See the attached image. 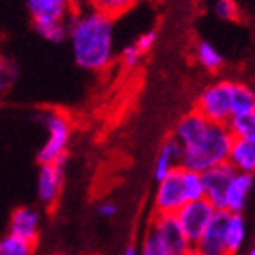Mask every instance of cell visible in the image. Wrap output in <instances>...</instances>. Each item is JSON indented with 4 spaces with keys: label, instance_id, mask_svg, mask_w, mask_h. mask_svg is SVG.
Here are the masks:
<instances>
[{
    "label": "cell",
    "instance_id": "obj_1",
    "mask_svg": "<svg viewBox=\"0 0 255 255\" xmlns=\"http://www.w3.org/2000/svg\"><path fill=\"white\" fill-rule=\"evenodd\" d=\"M171 136L182 146L180 166L202 173L227 164L234 143L229 125L213 124L196 109L182 115V118L175 124Z\"/></svg>",
    "mask_w": 255,
    "mask_h": 255
},
{
    "label": "cell",
    "instance_id": "obj_2",
    "mask_svg": "<svg viewBox=\"0 0 255 255\" xmlns=\"http://www.w3.org/2000/svg\"><path fill=\"white\" fill-rule=\"evenodd\" d=\"M68 39L77 66L86 72H106L116 57L115 18L95 11H75L68 20Z\"/></svg>",
    "mask_w": 255,
    "mask_h": 255
},
{
    "label": "cell",
    "instance_id": "obj_3",
    "mask_svg": "<svg viewBox=\"0 0 255 255\" xmlns=\"http://www.w3.org/2000/svg\"><path fill=\"white\" fill-rule=\"evenodd\" d=\"M41 124L47 130V139L38 152V162H64L72 141V118L59 109H48L41 113Z\"/></svg>",
    "mask_w": 255,
    "mask_h": 255
},
{
    "label": "cell",
    "instance_id": "obj_4",
    "mask_svg": "<svg viewBox=\"0 0 255 255\" xmlns=\"http://www.w3.org/2000/svg\"><path fill=\"white\" fill-rule=\"evenodd\" d=\"M232 86L234 81L218 79L207 84L195 100V109L213 124L229 125L232 113Z\"/></svg>",
    "mask_w": 255,
    "mask_h": 255
},
{
    "label": "cell",
    "instance_id": "obj_5",
    "mask_svg": "<svg viewBox=\"0 0 255 255\" xmlns=\"http://www.w3.org/2000/svg\"><path fill=\"white\" fill-rule=\"evenodd\" d=\"M146 232H150L157 239V243L168 255H184L195 247L184 232L177 214L153 213V218Z\"/></svg>",
    "mask_w": 255,
    "mask_h": 255
},
{
    "label": "cell",
    "instance_id": "obj_6",
    "mask_svg": "<svg viewBox=\"0 0 255 255\" xmlns=\"http://www.w3.org/2000/svg\"><path fill=\"white\" fill-rule=\"evenodd\" d=\"M216 213H218V209L214 207L207 198H202V200L186 202V204L180 207L179 213H177V218H179L180 225H182L184 232H186V236L189 238V241H191L193 245H196L198 239L204 236L209 223L216 216Z\"/></svg>",
    "mask_w": 255,
    "mask_h": 255
},
{
    "label": "cell",
    "instance_id": "obj_7",
    "mask_svg": "<svg viewBox=\"0 0 255 255\" xmlns=\"http://www.w3.org/2000/svg\"><path fill=\"white\" fill-rule=\"evenodd\" d=\"M186 204L182 189V166L171 171L168 177L157 180L153 193V213L155 214H177Z\"/></svg>",
    "mask_w": 255,
    "mask_h": 255
},
{
    "label": "cell",
    "instance_id": "obj_8",
    "mask_svg": "<svg viewBox=\"0 0 255 255\" xmlns=\"http://www.w3.org/2000/svg\"><path fill=\"white\" fill-rule=\"evenodd\" d=\"M64 162H47L39 164L38 180H36V193H38L39 204L45 209H54L59 202L61 191H63Z\"/></svg>",
    "mask_w": 255,
    "mask_h": 255
},
{
    "label": "cell",
    "instance_id": "obj_9",
    "mask_svg": "<svg viewBox=\"0 0 255 255\" xmlns=\"http://www.w3.org/2000/svg\"><path fill=\"white\" fill-rule=\"evenodd\" d=\"M7 232L36 243L41 232V213L30 205H20L9 214Z\"/></svg>",
    "mask_w": 255,
    "mask_h": 255
},
{
    "label": "cell",
    "instance_id": "obj_10",
    "mask_svg": "<svg viewBox=\"0 0 255 255\" xmlns=\"http://www.w3.org/2000/svg\"><path fill=\"white\" fill-rule=\"evenodd\" d=\"M229 211H218L213 221L205 229L204 236L198 239L195 247L204 255H225L227 254V223Z\"/></svg>",
    "mask_w": 255,
    "mask_h": 255
},
{
    "label": "cell",
    "instance_id": "obj_11",
    "mask_svg": "<svg viewBox=\"0 0 255 255\" xmlns=\"http://www.w3.org/2000/svg\"><path fill=\"white\" fill-rule=\"evenodd\" d=\"M234 175H236V170L229 162L204 171L205 198H207L218 211H225V195H227V189H229L230 180H232Z\"/></svg>",
    "mask_w": 255,
    "mask_h": 255
},
{
    "label": "cell",
    "instance_id": "obj_12",
    "mask_svg": "<svg viewBox=\"0 0 255 255\" xmlns=\"http://www.w3.org/2000/svg\"><path fill=\"white\" fill-rule=\"evenodd\" d=\"M255 187V175L252 173H239L232 177L225 195V211L229 213H239L243 214L247 209L250 196Z\"/></svg>",
    "mask_w": 255,
    "mask_h": 255
},
{
    "label": "cell",
    "instance_id": "obj_13",
    "mask_svg": "<svg viewBox=\"0 0 255 255\" xmlns=\"http://www.w3.org/2000/svg\"><path fill=\"white\" fill-rule=\"evenodd\" d=\"M30 20H70L75 11L70 0H27Z\"/></svg>",
    "mask_w": 255,
    "mask_h": 255
},
{
    "label": "cell",
    "instance_id": "obj_14",
    "mask_svg": "<svg viewBox=\"0 0 255 255\" xmlns=\"http://www.w3.org/2000/svg\"><path fill=\"white\" fill-rule=\"evenodd\" d=\"M180 161H182L180 143L173 136L166 137L157 152V157L153 161V179H155V182L168 177L177 168H180Z\"/></svg>",
    "mask_w": 255,
    "mask_h": 255
},
{
    "label": "cell",
    "instance_id": "obj_15",
    "mask_svg": "<svg viewBox=\"0 0 255 255\" xmlns=\"http://www.w3.org/2000/svg\"><path fill=\"white\" fill-rule=\"evenodd\" d=\"M229 164L239 173L255 175V141L234 137L229 155Z\"/></svg>",
    "mask_w": 255,
    "mask_h": 255
},
{
    "label": "cell",
    "instance_id": "obj_16",
    "mask_svg": "<svg viewBox=\"0 0 255 255\" xmlns=\"http://www.w3.org/2000/svg\"><path fill=\"white\" fill-rule=\"evenodd\" d=\"M248 239V223L245 216L239 213H230L227 223V254L239 255L247 245Z\"/></svg>",
    "mask_w": 255,
    "mask_h": 255
},
{
    "label": "cell",
    "instance_id": "obj_17",
    "mask_svg": "<svg viewBox=\"0 0 255 255\" xmlns=\"http://www.w3.org/2000/svg\"><path fill=\"white\" fill-rule=\"evenodd\" d=\"M193 55H195L196 63L200 64L204 70H207V72H211V73L220 72L221 66H223V63H225V57L221 55V52L214 47L213 43L204 41V39L195 45Z\"/></svg>",
    "mask_w": 255,
    "mask_h": 255
},
{
    "label": "cell",
    "instance_id": "obj_18",
    "mask_svg": "<svg viewBox=\"0 0 255 255\" xmlns=\"http://www.w3.org/2000/svg\"><path fill=\"white\" fill-rule=\"evenodd\" d=\"M255 111V91L245 82L234 81L232 86V113L234 116L247 115ZM232 116V118H234Z\"/></svg>",
    "mask_w": 255,
    "mask_h": 255
},
{
    "label": "cell",
    "instance_id": "obj_19",
    "mask_svg": "<svg viewBox=\"0 0 255 255\" xmlns=\"http://www.w3.org/2000/svg\"><path fill=\"white\" fill-rule=\"evenodd\" d=\"M32 27L48 43H63L68 38V21L66 20H38L32 21Z\"/></svg>",
    "mask_w": 255,
    "mask_h": 255
},
{
    "label": "cell",
    "instance_id": "obj_20",
    "mask_svg": "<svg viewBox=\"0 0 255 255\" xmlns=\"http://www.w3.org/2000/svg\"><path fill=\"white\" fill-rule=\"evenodd\" d=\"M182 189H184V196H186V202L205 198L204 173L202 171L182 168Z\"/></svg>",
    "mask_w": 255,
    "mask_h": 255
},
{
    "label": "cell",
    "instance_id": "obj_21",
    "mask_svg": "<svg viewBox=\"0 0 255 255\" xmlns=\"http://www.w3.org/2000/svg\"><path fill=\"white\" fill-rule=\"evenodd\" d=\"M139 0H88L90 9H95L98 13L107 14L111 18H120L127 11H130Z\"/></svg>",
    "mask_w": 255,
    "mask_h": 255
},
{
    "label": "cell",
    "instance_id": "obj_22",
    "mask_svg": "<svg viewBox=\"0 0 255 255\" xmlns=\"http://www.w3.org/2000/svg\"><path fill=\"white\" fill-rule=\"evenodd\" d=\"M229 128L232 136L238 139H248L255 141V111L247 113V115H239L229 122Z\"/></svg>",
    "mask_w": 255,
    "mask_h": 255
},
{
    "label": "cell",
    "instance_id": "obj_23",
    "mask_svg": "<svg viewBox=\"0 0 255 255\" xmlns=\"http://www.w3.org/2000/svg\"><path fill=\"white\" fill-rule=\"evenodd\" d=\"M36 243L13 234H5L0 241V255H34Z\"/></svg>",
    "mask_w": 255,
    "mask_h": 255
},
{
    "label": "cell",
    "instance_id": "obj_24",
    "mask_svg": "<svg viewBox=\"0 0 255 255\" xmlns=\"http://www.w3.org/2000/svg\"><path fill=\"white\" fill-rule=\"evenodd\" d=\"M214 14L220 20L238 21L239 16H241V9H239L238 0H216L214 2Z\"/></svg>",
    "mask_w": 255,
    "mask_h": 255
},
{
    "label": "cell",
    "instance_id": "obj_25",
    "mask_svg": "<svg viewBox=\"0 0 255 255\" xmlns=\"http://www.w3.org/2000/svg\"><path fill=\"white\" fill-rule=\"evenodd\" d=\"M145 55H146L145 52L141 50L136 43L132 41L130 45H127V47L122 48V52H120V63H122L124 68L132 70V68H136L137 64L141 63V59H143Z\"/></svg>",
    "mask_w": 255,
    "mask_h": 255
},
{
    "label": "cell",
    "instance_id": "obj_26",
    "mask_svg": "<svg viewBox=\"0 0 255 255\" xmlns=\"http://www.w3.org/2000/svg\"><path fill=\"white\" fill-rule=\"evenodd\" d=\"M139 255H168V254L162 250V247L157 243V239L153 238L150 232H146L145 239L141 243Z\"/></svg>",
    "mask_w": 255,
    "mask_h": 255
},
{
    "label": "cell",
    "instance_id": "obj_27",
    "mask_svg": "<svg viewBox=\"0 0 255 255\" xmlns=\"http://www.w3.org/2000/svg\"><path fill=\"white\" fill-rule=\"evenodd\" d=\"M97 213H98V216H102V218H115L116 214H118V205L111 200L100 202V204L97 205Z\"/></svg>",
    "mask_w": 255,
    "mask_h": 255
},
{
    "label": "cell",
    "instance_id": "obj_28",
    "mask_svg": "<svg viewBox=\"0 0 255 255\" xmlns=\"http://www.w3.org/2000/svg\"><path fill=\"white\" fill-rule=\"evenodd\" d=\"M73 5V11H82V9H88L90 4H88V0H70Z\"/></svg>",
    "mask_w": 255,
    "mask_h": 255
},
{
    "label": "cell",
    "instance_id": "obj_29",
    "mask_svg": "<svg viewBox=\"0 0 255 255\" xmlns=\"http://www.w3.org/2000/svg\"><path fill=\"white\" fill-rule=\"evenodd\" d=\"M122 255H139V250H137V248L134 247V245H128V247L125 248L124 254H122Z\"/></svg>",
    "mask_w": 255,
    "mask_h": 255
},
{
    "label": "cell",
    "instance_id": "obj_30",
    "mask_svg": "<svg viewBox=\"0 0 255 255\" xmlns=\"http://www.w3.org/2000/svg\"><path fill=\"white\" fill-rule=\"evenodd\" d=\"M239 255H255V241L252 243L250 247H248L247 252H243V254H239Z\"/></svg>",
    "mask_w": 255,
    "mask_h": 255
},
{
    "label": "cell",
    "instance_id": "obj_31",
    "mask_svg": "<svg viewBox=\"0 0 255 255\" xmlns=\"http://www.w3.org/2000/svg\"><path fill=\"white\" fill-rule=\"evenodd\" d=\"M184 255H204V254H202V252L198 250V248H196V247H193L191 250L186 252V254H184Z\"/></svg>",
    "mask_w": 255,
    "mask_h": 255
},
{
    "label": "cell",
    "instance_id": "obj_32",
    "mask_svg": "<svg viewBox=\"0 0 255 255\" xmlns=\"http://www.w3.org/2000/svg\"><path fill=\"white\" fill-rule=\"evenodd\" d=\"M57 255H64V254H57Z\"/></svg>",
    "mask_w": 255,
    "mask_h": 255
},
{
    "label": "cell",
    "instance_id": "obj_33",
    "mask_svg": "<svg viewBox=\"0 0 255 255\" xmlns=\"http://www.w3.org/2000/svg\"><path fill=\"white\" fill-rule=\"evenodd\" d=\"M225 255H229V254H225Z\"/></svg>",
    "mask_w": 255,
    "mask_h": 255
}]
</instances>
